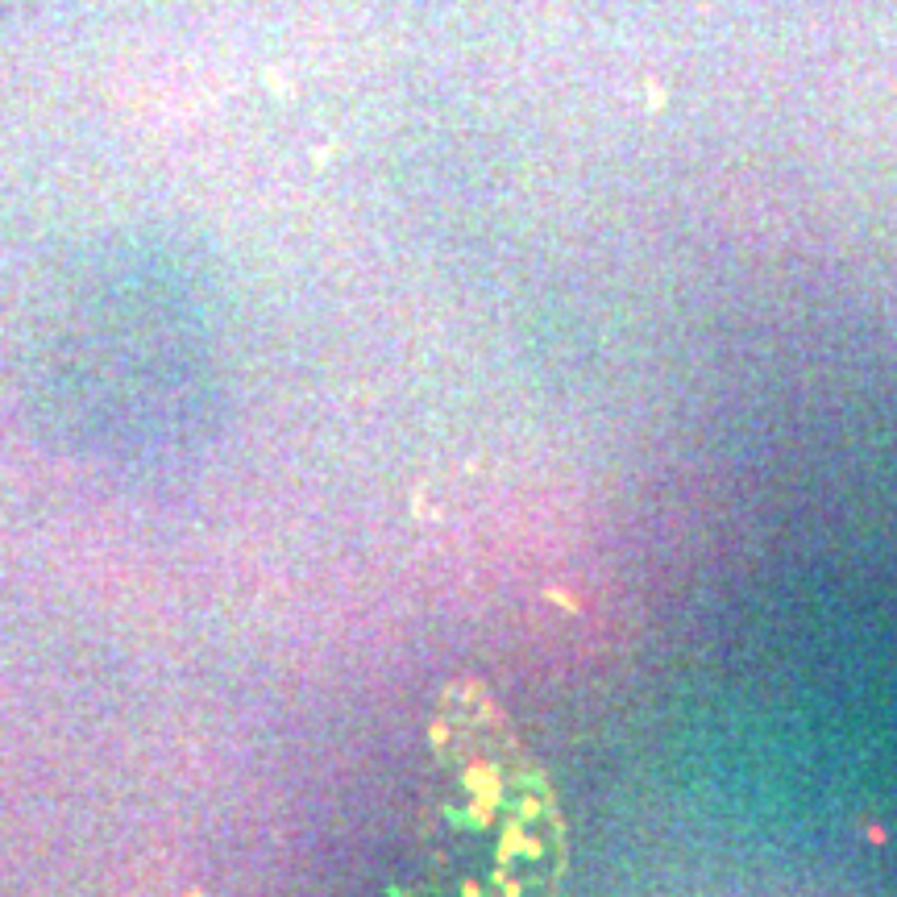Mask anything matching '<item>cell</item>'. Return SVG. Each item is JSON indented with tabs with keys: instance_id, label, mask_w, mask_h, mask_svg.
Returning <instances> with one entry per match:
<instances>
[{
	"instance_id": "cell-1",
	"label": "cell",
	"mask_w": 897,
	"mask_h": 897,
	"mask_svg": "<svg viewBox=\"0 0 897 897\" xmlns=\"http://www.w3.org/2000/svg\"><path fill=\"white\" fill-rule=\"evenodd\" d=\"M548 877L552 827L536 781L498 756L469 760L416 897H548Z\"/></svg>"
}]
</instances>
